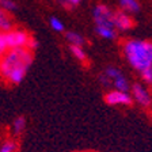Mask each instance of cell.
Returning <instances> with one entry per match:
<instances>
[{
    "label": "cell",
    "instance_id": "11",
    "mask_svg": "<svg viewBox=\"0 0 152 152\" xmlns=\"http://www.w3.org/2000/svg\"><path fill=\"white\" fill-rule=\"evenodd\" d=\"M65 39L69 44V46H83L86 44V39L80 33L77 31H66Z\"/></svg>",
    "mask_w": 152,
    "mask_h": 152
},
{
    "label": "cell",
    "instance_id": "17",
    "mask_svg": "<svg viewBox=\"0 0 152 152\" xmlns=\"http://www.w3.org/2000/svg\"><path fill=\"white\" fill-rule=\"evenodd\" d=\"M0 8H3L4 11L10 12V11H15L18 7H16L14 0H0Z\"/></svg>",
    "mask_w": 152,
    "mask_h": 152
},
{
    "label": "cell",
    "instance_id": "1",
    "mask_svg": "<svg viewBox=\"0 0 152 152\" xmlns=\"http://www.w3.org/2000/svg\"><path fill=\"white\" fill-rule=\"evenodd\" d=\"M34 54L26 48L8 49L0 57V75L10 84H19L30 69Z\"/></svg>",
    "mask_w": 152,
    "mask_h": 152
},
{
    "label": "cell",
    "instance_id": "5",
    "mask_svg": "<svg viewBox=\"0 0 152 152\" xmlns=\"http://www.w3.org/2000/svg\"><path fill=\"white\" fill-rule=\"evenodd\" d=\"M130 91H132V99L136 103H139L141 107H149L152 104V96L149 91L140 83H134L130 86Z\"/></svg>",
    "mask_w": 152,
    "mask_h": 152
},
{
    "label": "cell",
    "instance_id": "14",
    "mask_svg": "<svg viewBox=\"0 0 152 152\" xmlns=\"http://www.w3.org/2000/svg\"><path fill=\"white\" fill-rule=\"evenodd\" d=\"M69 50H71L72 56L75 57L76 60H79V61H86L87 60V54H86L83 46H69Z\"/></svg>",
    "mask_w": 152,
    "mask_h": 152
},
{
    "label": "cell",
    "instance_id": "9",
    "mask_svg": "<svg viewBox=\"0 0 152 152\" xmlns=\"http://www.w3.org/2000/svg\"><path fill=\"white\" fill-rule=\"evenodd\" d=\"M95 33L103 39H115L118 35V31L114 27L107 26H95Z\"/></svg>",
    "mask_w": 152,
    "mask_h": 152
},
{
    "label": "cell",
    "instance_id": "7",
    "mask_svg": "<svg viewBox=\"0 0 152 152\" xmlns=\"http://www.w3.org/2000/svg\"><path fill=\"white\" fill-rule=\"evenodd\" d=\"M113 26L117 31H128L133 28L134 20L129 14L117 10V11H113Z\"/></svg>",
    "mask_w": 152,
    "mask_h": 152
},
{
    "label": "cell",
    "instance_id": "19",
    "mask_svg": "<svg viewBox=\"0 0 152 152\" xmlns=\"http://www.w3.org/2000/svg\"><path fill=\"white\" fill-rule=\"evenodd\" d=\"M83 0H58V3L64 7V8H73V7H77Z\"/></svg>",
    "mask_w": 152,
    "mask_h": 152
},
{
    "label": "cell",
    "instance_id": "10",
    "mask_svg": "<svg viewBox=\"0 0 152 152\" xmlns=\"http://www.w3.org/2000/svg\"><path fill=\"white\" fill-rule=\"evenodd\" d=\"M111 88L113 90H118V91H125V92H129L130 90V84L128 82V79L124 76V73L118 75L115 79L111 80Z\"/></svg>",
    "mask_w": 152,
    "mask_h": 152
},
{
    "label": "cell",
    "instance_id": "2",
    "mask_svg": "<svg viewBox=\"0 0 152 152\" xmlns=\"http://www.w3.org/2000/svg\"><path fill=\"white\" fill-rule=\"evenodd\" d=\"M122 53L128 64L137 72L152 65V41L136 38L126 39L122 45Z\"/></svg>",
    "mask_w": 152,
    "mask_h": 152
},
{
    "label": "cell",
    "instance_id": "15",
    "mask_svg": "<svg viewBox=\"0 0 152 152\" xmlns=\"http://www.w3.org/2000/svg\"><path fill=\"white\" fill-rule=\"evenodd\" d=\"M49 25L56 33H63L64 31V23L61 22V19H58L57 16H52L49 20Z\"/></svg>",
    "mask_w": 152,
    "mask_h": 152
},
{
    "label": "cell",
    "instance_id": "3",
    "mask_svg": "<svg viewBox=\"0 0 152 152\" xmlns=\"http://www.w3.org/2000/svg\"><path fill=\"white\" fill-rule=\"evenodd\" d=\"M4 42L7 45V49H20V48H26L27 42L30 39V35L27 31L20 30V28H11L10 31L4 33Z\"/></svg>",
    "mask_w": 152,
    "mask_h": 152
},
{
    "label": "cell",
    "instance_id": "18",
    "mask_svg": "<svg viewBox=\"0 0 152 152\" xmlns=\"http://www.w3.org/2000/svg\"><path fill=\"white\" fill-rule=\"evenodd\" d=\"M16 149V144L12 140H7L3 142V145L0 147V152H15Z\"/></svg>",
    "mask_w": 152,
    "mask_h": 152
},
{
    "label": "cell",
    "instance_id": "22",
    "mask_svg": "<svg viewBox=\"0 0 152 152\" xmlns=\"http://www.w3.org/2000/svg\"><path fill=\"white\" fill-rule=\"evenodd\" d=\"M37 48H38V41H35L34 38H30V39H28V42H27L26 49H28L30 52H34Z\"/></svg>",
    "mask_w": 152,
    "mask_h": 152
},
{
    "label": "cell",
    "instance_id": "20",
    "mask_svg": "<svg viewBox=\"0 0 152 152\" xmlns=\"http://www.w3.org/2000/svg\"><path fill=\"white\" fill-rule=\"evenodd\" d=\"M98 80H99V83L103 86L104 88H111V80L109 79L104 73H101V75L98 76Z\"/></svg>",
    "mask_w": 152,
    "mask_h": 152
},
{
    "label": "cell",
    "instance_id": "8",
    "mask_svg": "<svg viewBox=\"0 0 152 152\" xmlns=\"http://www.w3.org/2000/svg\"><path fill=\"white\" fill-rule=\"evenodd\" d=\"M121 11L126 14H139L141 10V4L139 0H120Z\"/></svg>",
    "mask_w": 152,
    "mask_h": 152
},
{
    "label": "cell",
    "instance_id": "13",
    "mask_svg": "<svg viewBox=\"0 0 152 152\" xmlns=\"http://www.w3.org/2000/svg\"><path fill=\"white\" fill-rule=\"evenodd\" d=\"M25 129H26V118L23 115H19V117H16L14 120L12 132H14V134H20Z\"/></svg>",
    "mask_w": 152,
    "mask_h": 152
},
{
    "label": "cell",
    "instance_id": "16",
    "mask_svg": "<svg viewBox=\"0 0 152 152\" xmlns=\"http://www.w3.org/2000/svg\"><path fill=\"white\" fill-rule=\"evenodd\" d=\"M140 75H141L142 82L149 84V86H152V65L147 66L145 69H142L141 72H140Z\"/></svg>",
    "mask_w": 152,
    "mask_h": 152
},
{
    "label": "cell",
    "instance_id": "4",
    "mask_svg": "<svg viewBox=\"0 0 152 152\" xmlns=\"http://www.w3.org/2000/svg\"><path fill=\"white\" fill-rule=\"evenodd\" d=\"M92 18H94L95 26L114 27L113 26V11L106 4H96L92 8Z\"/></svg>",
    "mask_w": 152,
    "mask_h": 152
},
{
    "label": "cell",
    "instance_id": "12",
    "mask_svg": "<svg viewBox=\"0 0 152 152\" xmlns=\"http://www.w3.org/2000/svg\"><path fill=\"white\" fill-rule=\"evenodd\" d=\"M11 28H12V19H11V16L7 11L0 8V31L7 33Z\"/></svg>",
    "mask_w": 152,
    "mask_h": 152
},
{
    "label": "cell",
    "instance_id": "6",
    "mask_svg": "<svg viewBox=\"0 0 152 152\" xmlns=\"http://www.w3.org/2000/svg\"><path fill=\"white\" fill-rule=\"evenodd\" d=\"M104 101L110 106H130L133 103L129 92L118 91V90H110L104 95Z\"/></svg>",
    "mask_w": 152,
    "mask_h": 152
},
{
    "label": "cell",
    "instance_id": "21",
    "mask_svg": "<svg viewBox=\"0 0 152 152\" xmlns=\"http://www.w3.org/2000/svg\"><path fill=\"white\" fill-rule=\"evenodd\" d=\"M8 50L7 49V45H6V42H4V37H3V33L0 31V57L3 56L6 52Z\"/></svg>",
    "mask_w": 152,
    "mask_h": 152
}]
</instances>
